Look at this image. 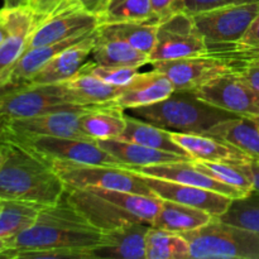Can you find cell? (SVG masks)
Wrapping results in <instances>:
<instances>
[{
	"label": "cell",
	"mask_w": 259,
	"mask_h": 259,
	"mask_svg": "<svg viewBox=\"0 0 259 259\" xmlns=\"http://www.w3.org/2000/svg\"><path fill=\"white\" fill-rule=\"evenodd\" d=\"M42 207L32 202L0 200V238L12 239L28 229L35 222Z\"/></svg>",
	"instance_id": "cell-30"
},
{
	"label": "cell",
	"mask_w": 259,
	"mask_h": 259,
	"mask_svg": "<svg viewBox=\"0 0 259 259\" xmlns=\"http://www.w3.org/2000/svg\"><path fill=\"white\" fill-rule=\"evenodd\" d=\"M253 2H259V0H185V12L192 15L200 12H205V10L214 9V8L225 7V5Z\"/></svg>",
	"instance_id": "cell-39"
},
{
	"label": "cell",
	"mask_w": 259,
	"mask_h": 259,
	"mask_svg": "<svg viewBox=\"0 0 259 259\" xmlns=\"http://www.w3.org/2000/svg\"><path fill=\"white\" fill-rule=\"evenodd\" d=\"M126 125L124 133L121 134L120 139L124 141L134 142V143L142 144V146L156 148L159 151H166L169 153H176L180 156L191 157L174 141L172 133L163 128L154 125V124L144 121L142 119L132 116L125 113ZM192 159V158H191Z\"/></svg>",
	"instance_id": "cell-29"
},
{
	"label": "cell",
	"mask_w": 259,
	"mask_h": 259,
	"mask_svg": "<svg viewBox=\"0 0 259 259\" xmlns=\"http://www.w3.org/2000/svg\"><path fill=\"white\" fill-rule=\"evenodd\" d=\"M242 52H259V13L247 28L240 39L233 46H225Z\"/></svg>",
	"instance_id": "cell-37"
},
{
	"label": "cell",
	"mask_w": 259,
	"mask_h": 259,
	"mask_svg": "<svg viewBox=\"0 0 259 259\" xmlns=\"http://www.w3.org/2000/svg\"><path fill=\"white\" fill-rule=\"evenodd\" d=\"M93 108L95 106H76L33 118L9 119L5 121L4 142L34 137L90 139L81 129V118Z\"/></svg>",
	"instance_id": "cell-12"
},
{
	"label": "cell",
	"mask_w": 259,
	"mask_h": 259,
	"mask_svg": "<svg viewBox=\"0 0 259 259\" xmlns=\"http://www.w3.org/2000/svg\"><path fill=\"white\" fill-rule=\"evenodd\" d=\"M30 153L51 163L52 161H67L86 164H108L121 166L110 153L101 148L96 141L62 137H34V138L12 139Z\"/></svg>",
	"instance_id": "cell-10"
},
{
	"label": "cell",
	"mask_w": 259,
	"mask_h": 259,
	"mask_svg": "<svg viewBox=\"0 0 259 259\" xmlns=\"http://www.w3.org/2000/svg\"><path fill=\"white\" fill-rule=\"evenodd\" d=\"M3 146H4V143L0 144V164H2V161H3Z\"/></svg>",
	"instance_id": "cell-50"
},
{
	"label": "cell",
	"mask_w": 259,
	"mask_h": 259,
	"mask_svg": "<svg viewBox=\"0 0 259 259\" xmlns=\"http://www.w3.org/2000/svg\"><path fill=\"white\" fill-rule=\"evenodd\" d=\"M141 176L147 186L153 192L154 196L162 200H169V201L205 210L214 218L222 217L228 210L230 202L233 201L232 197L211 191V190L179 184V182L157 179V177L143 176V175Z\"/></svg>",
	"instance_id": "cell-16"
},
{
	"label": "cell",
	"mask_w": 259,
	"mask_h": 259,
	"mask_svg": "<svg viewBox=\"0 0 259 259\" xmlns=\"http://www.w3.org/2000/svg\"><path fill=\"white\" fill-rule=\"evenodd\" d=\"M106 2L108 0H65L62 4L75 5V7H80L88 12L94 13V14H98Z\"/></svg>",
	"instance_id": "cell-42"
},
{
	"label": "cell",
	"mask_w": 259,
	"mask_h": 259,
	"mask_svg": "<svg viewBox=\"0 0 259 259\" xmlns=\"http://www.w3.org/2000/svg\"><path fill=\"white\" fill-rule=\"evenodd\" d=\"M259 13V2L225 5L192 14L195 25L209 48L233 46Z\"/></svg>",
	"instance_id": "cell-8"
},
{
	"label": "cell",
	"mask_w": 259,
	"mask_h": 259,
	"mask_svg": "<svg viewBox=\"0 0 259 259\" xmlns=\"http://www.w3.org/2000/svg\"><path fill=\"white\" fill-rule=\"evenodd\" d=\"M123 167L138 175H143V176L157 177V179L168 180V181L179 182V184L191 185V186L211 190V191L227 195V196L232 197L233 200L244 196V194L240 192L239 190L222 184V182L217 181L212 177L207 176L204 172L200 171L194 164L192 159L191 161H176L144 167Z\"/></svg>",
	"instance_id": "cell-18"
},
{
	"label": "cell",
	"mask_w": 259,
	"mask_h": 259,
	"mask_svg": "<svg viewBox=\"0 0 259 259\" xmlns=\"http://www.w3.org/2000/svg\"><path fill=\"white\" fill-rule=\"evenodd\" d=\"M5 8H17L29 4V0H3Z\"/></svg>",
	"instance_id": "cell-46"
},
{
	"label": "cell",
	"mask_w": 259,
	"mask_h": 259,
	"mask_svg": "<svg viewBox=\"0 0 259 259\" xmlns=\"http://www.w3.org/2000/svg\"><path fill=\"white\" fill-rule=\"evenodd\" d=\"M96 17L99 25L154 20L151 0H108Z\"/></svg>",
	"instance_id": "cell-33"
},
{
	"label": "cell",
	"mask_w": 259,
	"mask_h": 259,
	"mask_svg": "<svg viewBox=\"0 0 259 259\" xmlns=\"http://www.w3.org/2000/svg\"><path fill=\"white\" fill-rule=\"evenodd\" d=\"M192 93L209 105L234 115L259 118V93L238 72L219 76Z\"/></svg>",
	"instance_id": "cell-13"
},
{
	"label": "cell",
	"mask_w": 259,
	"mask_h": 259,
	"mask_svg": "<svg viewBox=\"0 0 259 259\" xmlns=\"http://www.w3.org/2000/svg\"><path fill=\"white\" fill-rule=\"evenodd\" d=\"M238 73L259 93V61H249L240 65Z\"/></svg>",
	"instance_id": "cell-41"
},
{
	"label": "cell",
	"mask_w": 259,
	"mask_h": 259,
	"mask_svg": "<svg viewBox=\"0 0 259 259\" xmlns=\"http://www.w3.org/2000/svg\"><path fill=\"white\" fill-rule=\"evenodd\" d=\"M62 83L68 103L78 106L105 105L116 98L121 89L100 80L85 67L75 77Z\"/></svg>",
	"instance_id": "cell-23"
},
{
	"label": "cell",
	"mask_w": 259,
	"mask_h": 259,
	"mask_svg": "<svg viewBox=\"0 0 259 259\" xmlns=\"http://www.w3.org/2000/svg\"><path fill=\"white\" fill-rule=\"evenodd\" d=\"M172 133L174 141L191 157L194 161L228 162L247 163L253 161L245 152L224 141L207 134Z\"/></svg>",
	"instance_id": "cell-21"
},
{
	"label": "cell",
	"mask_w": 259,
	"mask_h": 259,
	"mask_svg": "<svg viewBox=\"0 0 259 259\" xmlns=\"http://www.w3.org/2000/svg\"><path fill=\"white\" fill-rule=\"evenodd\" d=\"M98 29L77 45L68 47L48 61L28 83L33 85H52L71 80L82 71L90 61Z\"/></svg>",
	"instance_id": "cell-20"
},
{
	"label": "cell",
	"mask_w": 259,
	"mask_h": 259,
	"mask_svg": "<svg viewBox=\"0 0 259 259\" xmlns=\"http://www.w3.org/2000/svg\"><path fill=\"white\" fill-rule=\"evenodd\" d=\"M229 52H232V57L234 60L239 61V63L249 62V61H259V52H242V51H235L229 48Z\"/></svg>",
	"instance_id": "cell-44"
},
{
	"label": "cell",
	"mask_w": 259,
	"mask_h": 259,
	"mask_svg": "<svg viewBox=\"0 0 259 259\" xmlns=\"http://www.w3.org/2000/svg\"><path fill=\"white\" fill-rule=\"evenodd\" d=\"M5 121L7 119L0 116V144L4 143V128H5Z\"/></svg>",
	"instance_id": "cell-48"
},
{
	"label": "cell",
	"mask_w": 259,
	"mask_h": 259,
	"mask_svg": "<svg viewBox=\"0 0 259 259\" xmlns=\"http://www.w3.org/2000/svg\"><path fill=\"white\" fill-rule=\"evenodd\" d=\"M68 201L101 233L133 223L152 225L161 199L119 190L66 189Z\"/></svg>",
	"instance_id": "cell-3"
},
{
	"label": "cell",
	"mask_w": 259,
	"mask_h": 259,
	"mask_svg": "<svg viewBox=\"0 0 259 259\" xmlns=\"http://www.w3.org/2000/svg\"><path fill=\"white\" fill-rule=\"evenodd\" d=\"M13 86H15V85H8V86H3V88H0V95H3V94L7 93L8 90H10Z\"/></svg>",
	"instance_id": "cell-49"
},
{
	"label": "cell",
	"mask_w": 259,
	"mask_h": 259,
	"mask_svg": "<svg viewBox=\"0 0 259 259\" xmlns=\"http://www.w3.org/2000/svg\"><path fill=\"white\" fill-rule=\"evenodd\" d=\"M149 224L133 223L104 232L94 247L83 250V259H146Z\"/></svg>",
	"instance_id": "cell-17"
},
{
	"label": "cell",
	"mask_w": 259,
	"mask_h": 259,
	"mask_svg": "<svg viewBox=\"0 0 259 259\" xmlns=\"http://www.w3.org/2000/svg\"><path fill=\"white\" fill-rule=\"evenodd\" d=\"M125 110L105 104L86 111L81 118V129L93 141L120 138L125 129Z\"/></svg>",
	"instance_id": "cell-28"
},
{
	"label": "cell",
	"mask_w": 259,
	"mask_h": 259,
	"mask_svg": "<svg viewBox=\"0 0 259 259\" xmlns=\"http://www.w3.org/2000/svg\"><path fill=\"white\" fill-rule=\"evenodd\" d=\"M126 114L174 133L192 134H207L220 121L235 116L200 100L192 91L179 90L156 104L129 109Z\"/></svg>",
	"instance_id": "cell-4"
},
{
	"label": "cell",
	"mask_w": 259,
	"mask_h": 259,
	"mask_svg": "<svg viewBox=\"0 0 259 259\" xmlns=\"http://www.w3.org/2000/svg\"><path fill=\"white\" fill-rule=\"evenodd\" d=\"M93 61L103 66H125L141 68L149 63V56L134 48L125 40L104 32L98 27L94 43Z\"/></svg>",
	"instance_id": "cell-24"
},
{
	"label": "cell",
	"mask_w": 259,
	"mask_h": 259,
	"mask_svg": "<svg viewBox=\"0 0 259 259\" xmlns=\"http://www.w3.org/2000/svg\"><path fill=\"white\" fill-rule=\"evenodd\" d=\"M158 25L159 23L156 20H146L99 25V28L114 37L125 40L134 48L149 56L156 46Z\"/></svg>",
	"instance_id": "cell-31"
},
{
	"label": "cell",
	"mask_w": 259,
	"mask_h": 259,
	"mask_svg": "<svg viewBox=\"0 0 259 259\" xmlns=\"http://www.w3.org/2000/svg\"><path fill=\"white\" fill-rule=\"evenodd\" d=\"M219 219L228 224L259 233V191L252 190L243 197L233 200Z\"/></svg>",
	"instance_id": "cell-35"
},
{
	"label": "cell",
	"mask_w": 259,
	"mask_h": 259,
	"mask_svg": "<svg viewBox=\"0 0 259 259\" xmlns=\"http://www.w3.org/2000/svg\"><path fill=\"white\" fill-rule=\"evenodd\" d=\"M85 68L100 80L118 88L128 85L139 70L137 67H125V66H103L98 65L94 61H89Z\"/></svg>",
	"instance_id": "cell-36"
},
{
	"label": "cell",
	"mask_w": 259,
	"mask_h": 259,
	"mask_svg": "<svg viewBox=\"0 0 259 259\" xmlns=\"http://www.w3.org/2000/svg\"><path fill=\"white\" fill-rule=\"evenodd\" d=\"M76 106L66 99L63 83L15 85L0 96V116L7 120L33 118Z\"/></svg>",
	"instance_id": "cell-9"
},
{
	"label": "cell",
	"mask_w": 259,
	"mask_h": 259,
	"mask_svg": "<svg viewBox=\"0 0 259 259\" xmlns=\"http://www.w3.org/2000/svg\"><path fill=\"white\" fill-rule=\"evenodd\" d=\"M192 162L205 175L212 177L222 184L239 190L244 195L249 194L252 190H254L252 177L245 171L242 163L194 161V159Z\"/></svg>",
	"instance_id": "cell-34"
},
{
	"label": "cell",
	"mask_w": 259,
	"mask_h": 259,
	"mask_svg": "<svg viewBox=\"0 0 259 259\" xmlns=\"http://www.w3.org/2000/svg\"><path fill=\"white\" fill-rule=\"evenodd\" d=\"M207 136L224 141L259 162V125L257 119L235 115L212 126Z\"/></svg>",
	"instance_id": "cell-25"
},
{
	"label": "cell",
	"mask_w": 259,
	"mask_h": 259,
	"mask_svg": "<svg viewBox=\"0 0 259 259\" xmlns=\"http://www.w3.org/2000/svg\"><path fill=\"white\" fill-rule=\"evenodd\" d=\"M152 17L161 23L166 18L185 12V0H151Z\"/></svg>",
	"instance_id": "cell-38"
},
{
	"label": "cell",
	"mask_w": 259,
	"mask_h": 259,
	"mask_svg": "<svg viewBox=\"0 0 259 259\" xmlns=\"http://www.w3.org/2000/svg\"><path fill=\"white\" fill-rule=\"evenodd\" d=\"M66 185L45 159L18 144L4 142L0 164V200L48 206L60 201Z\"/></svg>",
	"instance_id": "cell-2"
},
{
	"label": "cell",
	"mask_w": 259,
	"mask_h": 259,
	"mask_svg": "<svg viewBox=\"0 0 259 259\" xmlns=\"http://www.w3.org/2000/svg\"><path fill=\"white\" fill-rule=\"evenodd\" d=\"M98 27L96 14L75 5L62 4L35 25L29 37L28 48L61 42L85 34Z\"/></svg>",
	"instance_id": "cell-14"
},
{
	"label": "cell",
	"mask_w": 259,
	"mask_h": 259,
	"mask_svg": "<svg viewBox=\"0 0 259 259\" xmlns=\"http://www.w3.org/2000/svg\"><path fill=\"white\" fill-rule=\"evenodd\" d=\"M9 34L0 46V88L10 85V76L18 61L27 51L29 37L37 20L29 5L0 9Z\"/></svg>",
	"instance_id": "cell-15"
},
{
	"label": "cell",
	"mask_w": 259,
	"mask_h": 259,
	"mask_svg": "<svg viewBox=\"0 0 259 259\" xmlns=\"http://www.w3.org/2000/svg\"><path fill=\"white\" fill-rule=\"evenodd\" d=\"M194 259H259V233L212 218L206 225L182 233Z\"/></svg>",
	"instance_id": "cell-5"
},
{
	"label": "cell",
	"mask_w": 259,
	"mask_h": 259,
	"mask_svg": "<svg viewBox=\"0 0 259 259\" xmlns=\"http://www.w3.org/2000/svg\"><path fill=\"white\" fill-rule=\"evenodd\" d=\"M63 2L65 0H29V4L28 5L32 9L38 24L40 20H43L48 15L52 14Z\"/></svg>",
	"instance_id": "cell-40"
},
{
	"label": "cell",
	"mask_w": 259,
	"mask_h": 259,
	"mask_svg": "<svg viewBox=\"0 0 259 259\" xmlns=\"http://www.w3.org/2000/svg\"><path fill=\"white\" fill-rule=\"evenodd\" d=\"M98 144L108 153H110L116 161L120 162L121 166L144 167L176 161H191L189 157L159 151L156 148H149V147L124 141L120 138L98 141Z\"/></svg>",
	"instance_id": "cell-22"
},
{
	"label": "cell",
	"mask_w": 259,
	"mask_h": 259,
	"mask_svg": "<svg viewBox=\"0 0 259 259\" xmlns=\"http://www.w3.org/2000/svg\"><path fill=\"white\" fill-rule=\"evenodd\" d=\"M96 29L85 33V34L61 40V42L52 43V45L27 48V51L23 53L20 60L18 61L17 66H15L12 76H10V85H25V83H28L48 61L52 60L53 57H56L58 53H61L66 48L72 47V46L82 42L83 39L90 37Z\"/></svg>",
	"instance_id": "cell-27"
},
{
	"label": "cell",
	"mask_w": 259,
	"mask_h": 259,
	"mask_svg": "<svg viewBox=\"0 0 259 259\" xmlns=\"http://www.w3.org/2000/svg\"><path fill=\"white\" fill-rule=\"evenodd\" d=\"M0 96H2V95H0Z\"/></svg>",
	"instance_id": "cell-52"
},
{
	"label": "cell",
	"mask_w": 259,
	"mask_h": 259,
	"mask_svg": "<svg viewBox=\"0 0 259 259\" xmlns=\"http://www.w3.org/2000/svg\"><path fill=\"white\" fill-rule=\"evenodd\" d=\"M8 34H9V30H8V27L7 24H5L4 18H3L2 13H0V46H2V43L4 42L5 38L8 37Z\"/></svg>",
	"instance_id": "cell-45"
},
{
	"label": "cell",
	"mask_w": 259,
	"mask_h": 259,
	"mask_svg": "<svg viewBox=\"0 0 259 259\" xmlns=\"http://www.w3.org/2000/svg\"><path fill=\"white\" fill-rule=\"evenodd\" d=\"M7 250H9V239L0 238V255L7 252Z\"/></svg>",
	"instance_id": "cell-47"
},
{
	"label": "cell",
	"mask_w": 259,
	"mask_h": 259,
	"mask_svg": "<svg viewBox=\"0 0 259 259\" xmlns=\"http://www.w3.org/2000/svg\"><path fill=\"white\" fill-rule=\"evenodd\" d=\"M212 218L205 210L161 199V207L151 227L182 234L204 227Z\"/></svg>",
	"instance_id": "cell-26"
},
{
	"label": "cell",
	"mask_w": 259,
	"mask_h": 259,
	"mask_svg": "<svg viewBox=\"0 0 259 259\" xmlns=\"http://www.w3.org/2000/svg\"><path fill=\"white\" fill-rule=\"evenodd\" d=\"M50 164L66 185V189L119 190L154 196L141 175L123 166L67 161H52Z\"/></svg>",
	"instance_id": "cell-6"
},
{
	"label": "cell",
	"mask_w": 259,
	"mask_h": 259,
	"mask_svg": "<svg viewBox=\"0 0 259 259\" xmlns=\"http://www.w3.org/2000/svg\"><path fill=\"white\" fill-rule=\"evenodd\" d=\"M175 91L174 83L161 71L152 68L148 72L137 73L128 85L123 86L110 105L129 110L147 106L168 98Z\"/></svg>",
	"instance_id": "cell-19"
},
{
	"label": "cell",
	"mask_w": 259,
	"mask_h": 259,
	"mask_svg": "<svg viewBox=\"0 0 259 259\" xmlns=\"http://www.w3.org/2000/svg\"><path fill=\"white\" fill-rule=\"evenodd\" d=\"M255 119H257V123H258V125H259V118H255Z\"/></svg>",
	"instance_id": "cell-51"
},
{
	"label": "cell",
	"mask_w": 259,
	"mask_h": 259,
	"mask_svg": "<svg viewBox=\"0 0 259 259\" xmlns=\"http://www.w3.org/2000/svg\"><path fill=\"white\" fill-rule=\"evenodd\" d=\"M242 166L244 167L245 171H247L248 174H249V176L252 177L254 190L259 191V162L250 161L247 162V163H242Z\"/></svg>",
	"instance_id": "cell-43"
},
{
	"label": "cell",
	"mask_w": 259,
	"mask_h": 259,
	"mask_svg": "<svg viewBox=\"0 0 259 259\" xmlns=\"http://www.w3.org/2000/svg\"><path fill=\"white\" fill-rule=\"evenodd\" d=\"M103 233L72 206L66 195L53 205L43 206L35 222L9 239V250L66 249L80 250L94 247Z\"/></svg>",
	"instance_id": "cell-1"
},
{
	"label": "cell",
	"mask_w": 259,
	"mask_h": 259,
	"mask_svg": "<svg viewBox=\"0 0 259 259\" xmlns=\"http://www.w3.org/2000/svg\"><path fill=\"white\" fill-rule=\"evenodd\" d=\"M209 52V46L187 12H180L162 20L157 40L149 55V63L192 57Z\"/></svg>",
	"instance_id": "cell-11"
},
{
	"label": "cell",
	"mask_w": 259,
	"mask_h": 259,
	"mask_svg": "<svg viewBox=\"0 0 259 259\" xmlns=\"http://www.w3.org/2000/svg\"><path fill=\"white\" fill-rule=\"evenodd\" d=\"M187 240L179 233L151 227L146 235V259H190Z\"/></svg>",
	"instance_id": "cell-32"
},
{
	"label": "cell",
	"mask_w": 259,
	"mask_h": 259,
	"mask_svg": "<svg viewBox=\"0 0 259 259\" xmlns=\"http://www.w3.org/2000/svg\"><path fill=\"white\" fill-rule=\"evenodd\" d=\"M152 67L164 73L174 83L175 90L179 91H194L219 76L239 70L235 61L210 48L204 55L154 62Z\"/></svg>",
	"instance_id": "cell-7"
}]
</instances>
